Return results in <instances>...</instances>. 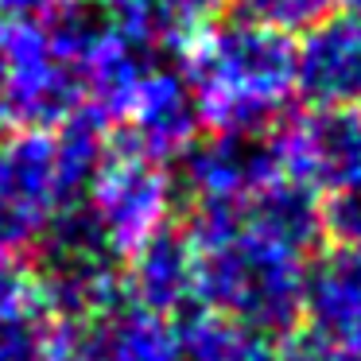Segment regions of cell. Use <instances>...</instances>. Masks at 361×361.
<instances>
[{"mask_svg":"<svg viewBox=\"0 0 361 361\" xmlns=\"http://www.w3.org/2000/svg\"><path fill=\"white\" fill-rule=\"evenodd\" d=\"M198 249V303L264 338L303 319L307 257L241 221L237 206L198 202L187 226Z\"/></svg>","mask_w":361,"mask_h":361,"instance_id":"1","label":"cell"},{"mask_svg":"<svg viewBox=\"0 0 361 361\" xmlns=\"http://www.w3.org/2000/svg\"><path fill=\"white\" fill-rule=\"evenodd\" d=\"M183 78L202 125L268 133L295 97V43L257 20H214L183 43Z\"/></svg>","mask_w":361,"mask_h":361,"instance_id":"2","label":"cell"},{"mask_svg":"<svg viewBox=\"0 0 361 361\" xmlns=\"http://www.w3.org/2000/svg\"><path fill=\"white\" fill-rule=\"evenodd\" d=\"M117 257L90 202L59 206L35 237V272H27L35 303L66 326L105 314L125 303Z\"/></svg>","mask_w":361,"mask_h":361,"instance_id":"3","label":"cell"},{"mask_svg":"<svg viewBox=\"0 0 361 361\" xmlns=\"http://www.w3.org/2000/svg\"><path fill=\"white\" fill-rule=\"evenodd\" d=\"M86 102L82 74L51 47L39 24H8L4 47V125L59 128Z\"/></svg>","mask_w":361,"mask_h":361,"instance_id":"4","label":"cell"},{"mask_svg":"<svg viewBox=\"0 0 361 361\" xmlns=\"http://www.w3.org/2000/svg\"><path fill=\"white\" fill-rule=\"evenodd\" d=\"M175 202L171 175L159 159H148L113 133V148L90 187V210L97 214L105 237L121 257L148 241L156 229L167 226V214Z\"/></svg>","mask_w":361,"mask_h":361,"instance_id":"5","label":"cell"},{"mask_svg":"<svg viewBox=\"0 0 361 361\" xmlns=\"http://www.w3.org/2000/svg\"><path fill=\"white\" fill-rule=\"evenodd\" d=\"M272 136L288 179L314 195L361 190V109H311Z\"/></svg>","mask_w":361,"mask_h":361,"instance_id":"6","label":"cell"},{"mask_svg":"<svg viewBox=\"0 0 361 361\" xmlns=\"http://www.w3.org/2000/svg\"><path fill=\"white\" fill-rule=\"evenodd\" d=\"M183 187L195 202L241 206L268 183L283 179L280 148L272 133H214L179 156Z\"/></svg>","mask_w":361,"mask_h":361,"instance_id":"7","label":"cell"},{"mask_svg":"<svg viewBox=\"0 0 361 361\" xmlns=\"http://www.w3.org/2000/svg\"><path fill=\"white\" fill-rule=\"evenodd\" d=\"M295 94L311 109L361 105V12H330L295 43Z\"/></svg>","mask_w":361,"mask_h":361,"instance_id":"8","label":"cell"},{"mask_svg":"<svg viewBox=\"0 0 361 361\" xmlns=\"http://www.w3.org/2000/svg\"><path fill=\"white\" fill-rule=\"evenodd\" d=\"M125 299L159 319H187L198 303V249L187 229L164 226L128 252Z\"/></svg>","mask_w":361,"mask_h":361,"instance_id":"9","label":"cell"},{"mask_svg":"<svg viewBox=\"0 0 361 361\" xmlns=\"http://www.w3.org/2000/svg\"><path fill=\"white\" fill-rule=\"evenodd\" d=\"M121 121H125V133H117L121 140L159 164L179 159L198 140V128H202V113L190 94V82L183 78V71H171V66H156L140 82Z\"/></svg>","mask_w":361,"mask_h":361,"instance_id":"10","label":"cell"},{"mask_svg":"<svg viewBox=\"0 0 361 361\" xmlns=\"http://www.w3.org/2000/svg\"><path fill=\"white\" fill-rule=\"evenodd\" d=\"M63 361H179V326L125 299L97 319L66 326Z\"/></svg>","mask_w":361,"mask_h":361,"instance_id":"11","label":"cell"},{"mask_svg":"<svg viewBox=\"0 0 361 361\" xmlns=\"http://www.w3.org/2000/svg\"><path fill=\"white\" fill-rule=\"evenodd\" d=\"M63 206L55 183V140L43 128H16L0 136V210L43 229Z\"/></svg>","mask_w":361,"mask_h":361,"instance_id":"12","label":"cell"},{"mask_svg":"<svg viewBox=\"0 0 361 361\" xmlns=\"http://www.w3.org/2000/svg\"><path fill=\"white\" fill-rule=\"evenodd\" d=\"M303 319L322 342L361 338V252L334 245L314 264H307Z\"/></svg>","mask_w":361,"mask_h":361,"instance_id":"13","label":"cell"},{"mask_svg":"<svg viewBox=\"0 0 361 361\" xmlns=\"http://www.w3.org/2000/svg\"><path fill=\"white\" fill-rule=\"evenodd\" d=\"M241 221L257 233L272 237V241L288 245V249L311 257L314 245L322 241V206L314 198V190H307L295 179H276L264 190H257L252 198H245L237 206Z\"/></svg>","mask_w":361,"mask_h":361,"instance_id":"14","label":"cell"},{"mask_svg":"<svg viewBox=\"0 0 361 361\" xmlns=\"http://www.w3.org/2000/svg\"><path fill=\"white\" fill-rule=\"evenodd\" d=\"M55 140V183L59 198L66 202H82L94 187L97 171H102L105 156L113 148V121L90 102H82L63 125L51 133Z\"/></svg>","mask_w":361,"mask_h":361,"instance_id":"15","label":"cell"},{"mask_svg":"<svg viewBox=\"0 0 361 361\" xmlns=\"http://www.w3.org/2000/svg\"><path fill=\"white\" fill-rule=\"evenodd\" d=\"M179 361H288L272 338L218 314H187L179 322Z\"/></svg>","mask_w":361,"mask_h":361,"instance_id":"16","label":"cell"},{"mask_svg":"<svg viewBox=\"0 0 361 361\" xmlns=\"http://www.w3.org/2000/svg\"><path fill=\"white\" fill-rule=\"evenodd\" d=\"M66 326L39 303L0 319V361H63Z\"/></svg>","mask_w":361,"mask_h":361,"instance_id":"17","label":"cell"},{"mask_svg":"<svg viewBox=\"0 0 361 361\" xmlns=\"http://www.w3.org/2000/svg\"><path fill=\"white\" fill-rule=\"evenodd\" d=\"M342 0H237L245 20H257L264 27L291 35V32H307L311 24L326 20Z\"/></svg>","mask_w":361,"mask_h":361,"instance_id":"18","label":"cell"},{"mask_svg":"<svg viewBox=\"0 0 361 361\" xmlns=\"http://www.w3.org/2000/svg\"><path fill=\"white\" fill-rule=\"evenodd\" d=\"M152 4H156L164 27L171 32L175 47H183L195 32L214 24L221 16V8H226V0H152Z\"/></svg>","mask_w":361,"mask_h":361,"instance_id":"19","label":"cell"},{"mask_svg":"<svg viewBox=\"0 0 361 361\" xmlns=\"http://www.w3.org/2000/svg\"><path fill=\"white\" fill-rule=\"evenodd\" d=\"M322 237H330L338 249L361 252V190L330 195L322 206Z\"/></svg>","mask_w":361,"mask_h":361,"instance_id":"20","label":"cell"},{"mask_svg":"<svg viewBox=\"0 0 361 361\" xmlns=\"http://www.w3.org/2000/svg\"><path fill=\"white\" fill-rule=\"evenodd\" d=\"M283 357L288 361H361V338L353 342H322L311 330L295 334L283 345Z\"/></svg>","mask_w":361,"mask_h":361,"instance_id":"21","label":"cell"},{"mask_svg":"<svg viewBox=\"0 0 361 361\" xmlns=\"http://www.w3.org/2000/svg\"><path fill=\"white\" fill-rule=\"evenodd\" d=\"M32 303H35L32 276L12 260H0V319H8V314L24 311Z\"/></svg>","mask_w":361,"mask_h":361,"instance_id":"22","label":"cell"},{"mask_svg":"<svg viewBox=\"0 0 361 361\" xmlns=\"http://www.w3.org/2000/svg\"><path fill=\"white\" fill-rule=\"evenodd\" d=\"M63 4L66 0H0V20L4 24H43Z\"/></svg>","mask_w":361,"mask_h":361,"instance_id":"23","label":"cell"},{"mask_svg":"<svg viewBox=\"0 0 361 361\" xmlns=\"http://www.w3.org/2000/svg\"><path fill=\"white\" fill-rule=\"evenodd\" d=\"M4 47H8V24L0 20V128H8L4 125Z\"/></svg>","mask_w":361,"mask_h":361,"instance_id":"24","label":"cell"}]
</instances>
